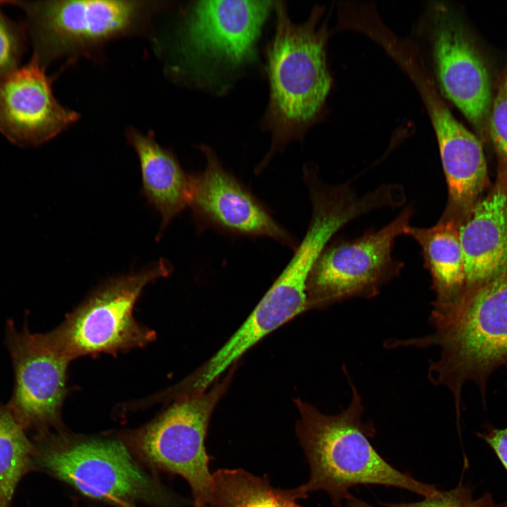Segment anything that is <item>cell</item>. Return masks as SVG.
Wrapping results in <instances>:
<instances>
[{
    "label": "cell",
    "instance_id": "6da1fadb",
    "mask_svg": "<svg viewBox=\"0 0 507 507\" xmlns=\"http://www.w3.org/2000/svg\"><path fill=\"white\" fill-rule=\"evenodd\" d=\"M430 320L432 333L391 339L387 345L437 346L439 357L431 362L429 377L451 391L459 416L464 384L475 383L485 403L489 377L507 365V265L490 280L465 289L446 307L432 312Z\"/></svg>",
    "mask_w": 507,
    "mask_h": 507
},
{
    "label": "cell",
    "instance_id": "7a4b0ae2",
    "mask_svg": "<svg viewBox=\"0 0 507 507\" xmlns=\"http://www.w3.org/2000/svg\"><path fill=\"white\" fill-rule=\"evenodd\" d=\"M351 399L339 414L322 413L312 405L296 400L300 418L296 425L299 438L310 468L308 482L297 487L302 499L318 491L330 496L335 507L353 495L349 490L358 485H382L403 489L424 497L437 492L434 485L418 481L387 462L373 447L369 438L375 429L365 423L361 396L349 380Z\"/></svg>",
    "mask_w": 507,
    "mask_h": 507
},
{
    "label": "cell",
    "instance_id": "3957f363",
    "mask_svg": "<svg viewBox=\"0 0 507 507\" xmlns=\"http://www.w3.org/2000/svg\"><path fill=\"white\" fill-rule=\"evenodd\" d=\"M275 4V31L266 51L269 102L263 121L272 142L258 172L290 142L303 139L323 110L332 84L327 30L325 24L318 27L322 10L315 8L306 22L296 24L283 2Z\"/></svg>",
    "mask_w": 507,
    "mask_h": 507
},
{
    "label": "cell",
    "instance_id": "277c9868",
    "mask_svg": "<svg viewBox=\"0 0 507 507\" xmlns=\"http://www.w3.org/2000/svg\"><path fill=\"white\" fill-rule=\"evenodd\" d=\"M32 440L36 471L71 485L85 496L115 505L165 501L158 480L140 465L121 439L79 436L63 427L35 435Z\"/></svg>",
    "mask_w": 507,
    "mask_h": 507
},
{
    "label": "cell",
    "instance_id": "5b68a950",
    "mask_svg": "<svg viewBox=\"0 0 507 507\" xmlns=\"http://www.w3.org/2000/svg\"><path fill=\"white\" fill-rule=\"evenodd\" d=\"M26 15L34 58L42 67L100 49L109 41L145 29L163 1L55 0L8 1Z\"/></svg>",
    "mask_w": 507,
    "mask_h": 507
},
{
    "label": "cell",
    "instance_id": "8992f818",
    "mask_svg": "<svg viewBox=\"0 0 507 507\" xmlns=\"http://www.w3.org/2000/svg\"><path fill=\"white\" fill-rule=\"evenodd\" d=\"M171 265L164 259L119 276L96 289L56 327L46 334L70 361L82 356L116 353L142 347L155 332L140 325L133 309L144 289L167 277Z\"/></svg>",
    "mask_w": 507,
    "mask_h": 507
},
{
    "label": "cell",
    "instance_id": "52a82bcc",
    "mask_svg": "<svg viewBox=\"0 0 507 507\" xmlns=\"http://www.w3.org/2000/svg\"><path fill=\"white\" fill-rule=\"evenodd\" d=\"M230 377L209 391L174 401L142 427L120 434L130 451L153 469L181 476L190 487L194 507H208L212 491L205 439L212 413Z\"/></svg>",
    "mask_w": 507,
    "mask_h": 507
},
{
    "label": "cell",
    "instance_id": "ba28073f",
    "mask_svg": "<svg viewBox=\"0 0 507 507\" xmlns=\"http://www.w3.org/2000/svg\"><path fill=\"white\" fill-rule=\"evenodd\" d=\"M269 1H199L188 8L178 39L181 64L203 83L221 82L253 62Z\"/></svg>",
    "mask_w": 507,
    "mask_h": 507
},
{
    "label": "cell",
    "instance_id": "9c48e42d",
    "mask_svg": "<svg viewBox=\"0 0 507 507\" xmlns=\"http://www.w3.org/2000/svg\"><path fill=\"white\" fill-rule=\"evenodd\" d=\"M413 214L408 206L378 230L326 246L310 273L308 306L377 295L401 270L402 265L392 257V248L396 239L406 234Z\"/></svg>",
    "mask_w": 507,
    "mask_h": 507
},
{
    "label": "cell",
    "instance_id": "30bf717a",
    "mask_svg": "<svg viewBox=\"0 0 507 507\" xmlns=\"http://www.w3.org/2000/svg\"><path fill=\"white\" fill-rule=\"evenodd\" d=\"M28 314L21 330L6 323L4 343L11 356L14 385L6 406L17 423L35 435L63 428L61 411L70 362L46 332L33 333Z\"/></svg>",
    "mask_w": 507,
    "mask_h": 507
},
{
    "label": "cell",
    "instance_id": "8fae6325",
    "mask_svg": "<svg viewBox=\"0 0 507 507\" xmlns=\"http://www.w3.org/2000/svg\"><path fill=\"white\" fill-rule=\"evenodd\" d=\"M430 17L432 53L440 89L477 133L487 137L493 94L484 58L449 6L437 3L432 6Z\"/></svg>",
    "mask_w": 507,
    "mask_h": 507
},
{
    "label": "cell",
    "instance_id": "7c38bea8",
    "mask_svg": "<svg viewBox=\"0 0 507 507\" xmlns=\"http://www.w3.org/2000/svg\"><path fill=\"white\" fill-rule=\"evenodd\" d=\"M206 165L201 173L191 175L189 206L201 225L251 237H268L293 247L292 236L263 205L221 164L215 153L202 145Z\"/></svg>",
    "mask_w": 507,
    "mask_h": 507
},
{
    "label": "cell",
    "instance_id": "4fadbf2b",
    "mask_svg": "<svg viewBox=\"0 0 507 507\" xmlns=\"http://www.w3.org/2000/svg\"><path fill=\"white\" fill-rule=\"evenodd\" d=\"M79 117L57 101L51 77L32 58L0 78V133L16 145L42 144Z\"/></svg>",
    "mask_w": 507,
    "mask_h": 507
},
{
    "label": "cell",
    "instance_id": "5bb4252c",
    "mask_svg": "<svg viewBox=\"0 0 507 507\" xmlns=\"http://www.w3.org/2000/svg\"><path fill=\"white\" fill-rule=\"evenodd\" d=\"M419 86L434 127L448 187V206L442 216L461 225L487 183L482 145L454 117L430 84Z\"/></svg>",
    "mask_w": 507,
    "mask_h": 507
},
{
    "label": "cell",
    "instance_id": "9a60e30c",
    "mask_svg": "<svg viewBox=\"0 0 507 507\" xmlns=\"http://www.w3.org/2000/svg\"><path fill=\"white\" fill-rule=\"evenodd\" d=\"M499 171L491 192L459 226L465 289L490 280L507 265V170Z\"/></svg>",
    "mask_w": 507,
    "mask_h": 507
},
{
    "label": "cell",
    "instance_id": "2e32d148",
    "mask_svg": "<svg viewBox=\"0 0 507 507\" xmlns=\"http://www.w3.org/2000/svg\"><path fill=\"white\" fill-rule=\"evenodd\" d=\"M125 134L139 158L142 193L161 215L160 236L170 222L189 206L191 175L183 170L171 151L157 143L153 132L146 134L130 127Z\"/></svg>",
    "mask_w": 507,
    "mask_h": 507
},
{
    "label": "cell",
    "instance_id": "e0dca14e",
    "mask_svg": "<svg viewBox=\"0 0 507 507\" xmlns=\"http://www.w3.org/2000/svg\"><path fill=\"white\" fill-rule=\"evenodd\" d=\"M460 225L442 217L429 227L410 226L406 235L420 245L435 293L432 311L453 302L465 288V265L459 237Z\"/></svg>",
    "mask_w": 507,
    "mask_h": 507
},
{
    "label": "cell",
    "instance_id": "ac0fdd59",
    "mask_svg": "<svg viewBox=\"0 0 507 507\" xmlns=\"http://www.w3.org/2000/svg\"><path fill=\"white\" fill-rule=\"evenodd\" d=\"M208 507H303L296 488L273 487L266 475L256 476L243 469H219L212 473Z\"/></svg>",
    "mask_w": 507,
    "mask_h": 507
},
{
    "label": "cell",
    "instance_id": "d6986e66",
    "mask_svg": "<svg viewBox=\"0 0 507 507\" xmlns=\"http://www.w3.org/2000/svg\"><path fill=\"white\" fill-rule=\"evenodd\" d=\"M34 453L32 440L0 402V507H11L20 482L37 472Z\"/></svg>",
    "mask_w": 507,
    "mask_h": 507
},
{
    "label": "cell",
    "instance_id": "ffe728a7",
    "mask_svg": "<svg viewBox=\"0 0 507 507\" xmlns=\"http://www.w3.org/2000/svg\"><path fill=\"white\" fill-rule=\"evenodd\" d=\"M346 507H376L361 501L353 496L346 501ZM382 507H500L492 496L485 493L479 498H475L472 489L461 482L454 488L437 490L432 495L424 499L411 503H382Z\"/></svg>",
    "mask_w": 507,
    "mask_h": 507
},
{
    "label": "cell",
    "instance_id": "44dd1931",
    "mask_svg": "<svg viewBox=\"0 0 507 507\" xmlns=\"http://www.w3.org/2000/svg\"><path fill=\"white\" fill-rule=\"evenodd\" d=\"M488 135L495 149L499 169L507 170V63L493 96L489 115Z\"/></svg>",
    "mask_w": 507,
    "mask_h": 507
},
{
    "label": "cell",
    "instance_id": "7402d4cb",
    "mask_svg": "<svg viewBox=\"0 0 507 507\" xmlns=\"http://www.w3.org/2000/svg\"><path fill=\"white\" fill-rule=\"evenodd\" d=\"M0 1V78L20 67L25 49V31L1 11Z\"/></svg>",
    "mask_w": 507,
    "mask_h": 507
},
{
    "label": "cell",
    "instance_id": "603a6c76",
    "mask_svg": "<svg viewBox=\"0 0 507 507\" xmlns=\"http://www.w3.org/2000/svg\"><path fill=\"white\" fill-rule=\"evenodd\" d=\"M478 436L492 448L507 472V426L499 429L489 425ZM500 507H507V499Z\"/></svg>",
    "mask_w": 507,
    "mask_h": 507
},
{
    "label": "cell",
    "instance_id": "cb8c5ba5",
    "mask_svg": "<svg viewBox=\"0 0 507 507\" xmlns=\"http://www.w3.org/2000/svg\"><path fill=\"white\" fill-rule=\"evenodd\" d=\"M119 507H136L133 503H127V502H120L118 503Z\"/></svg>",
    "mask_w": 507,
    "mask_h": 507
},
{
    "label": "cell",
    "instance_id": "d4e9b609",
    "mask_svg": "<svg viewBox=\"0 0 507 507\" xmlns=\"http://www.w3.org/2000/svg\"><path fill=\"white\" fill-rule=\"evenodd\" d=\"M29 507H30V506H29Z\"/></svg>",
    "mask_w": 507,
    "mask_h": 507
}]
</instances>
